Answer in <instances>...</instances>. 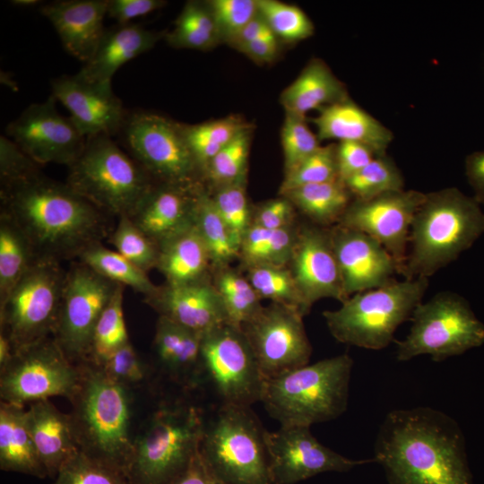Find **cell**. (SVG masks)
I'll list each match as a JSON object with an SVG mask.
<instances>
[{
    "label": "cell",
    "instance_id": "cell-1",
    "mask_svg": "<svg viewBox=\"0 0 484 484\" xmlns=\"http://www.w3.org/2000/svg\"><path fill=\"white\" fill-rule=\"evenodd\" d=\"M373 459L389 484H473L460 425L431 407L389 411L379 427Z\"/></svg>",
    "mask_w": 484,
    "mask_h": 484
},
{
    "label": "cell",
    "instance_id": "cell-2",
    "mask_svg": "<svg viewBox=\"0 0 484 484\" xmlns=\"http://www.w3.org/2000/svg\"><path fill=\"white\" fill-rule=\"evenodd\" d=\"M0 194L1 214L24 234L36 258L78 257L112 231L108 213L42 172L1 185Z\"/></svg>",
    "mask_w": 484,
    "mask_h": 484
},
{
    "label": "cell",
    "instance_id": "cell-3",
    "mask_svg": "<svg viewBox=\"0 0 484 484\" xmlns=\"http://www.w3.org/2000/svg\"><path fill=\"white\" fill-rule=\"evenodd\" d=\"M484 233V211L455 187L426 194L411 222L405 279L429 278L455 261Z\"/></svg>",
    "mask_w": 484,
    "mask_h": 484
},
{
    "label": "cell",
    "instance_id": "cell-4",
    "mask_svg": "<svg viewBox=\"0 0 484 484\" xmlns=\"http://www.w3.org/2000/svg\"><path fill=\"white\" fill-rule=\"evenodd\" d=\"M70 413L79 449L126 475L134 440L130 435V388L111 379L98 364L85 360Z\"/></svg>",
    "mask_w": 484,
    "mask_h": 484
},
{
    "label": "cell",
    "instance_id": "cell-5",
    "mask_svg": "<svg viewBox=\"0 0 484 484\" xmlns=\"http://www.w3.org/2000/svg\"><path fill=\"white\" fill-rule=\"evenodd\" d=\"M352 367L343 353L266 379L261 402L281 425L331 421L347 410Z\"/></svg>",
    "mask_w": 484,
    "mask_h": 484
},
{
    "label": "cell",
    "instance_id": "cell-6",
    "mask_svg": "<svg viewBox=\"0 0 484 484\" xmlns=\"http://www.w3.org/2000/svg\"><path fill=\"white\" fill-rule=\"evenodd\" d=\"M428 287V278L394 280L353 294L339 308L324 311L323 316L338 341L380 350L393 341L397 328L411 319Z\"/></svg>",
    "mask_w": 484,
    "mask_h": 484
},
{
    "label": "cell",
    "instance_id": "cell-7",
    "mask_svg": "<svg viewBox=\"0 0 484 484\" xmlns=\"http://www.w3.org/2000/svg\"><path fill=\"white\" fill-rule=\"evenodd\" d=\"M156 182L111 136L86 138L66 184L108 214L131 217Z\"/></svg>",
    "mask_w": 484,
    "mask_h": 484
},
{
    "label": "cell",
    "instance_id": "cell-8",
    "mask_svg": "<svg viewBox=\"0 0 484 484\" xmlns=\"http://www.w3.org/2000/svg\"><path fill=\"white\" fill-rule=\"evenodd\" d=\"M264 432L250 407L220 404L203 421L199 454L224 484H272Z\"/></svg>",
    "mask_w": 484,
    "mask_h": 484
},
{
    "label": "cell",
    "instance_id": "cell-9",
    "mask_svg": "<svg viewBox=\"0 0 484 484\" xmlns=\"http://www.w3.org/2000/svg\"><path fill=\"white\" fill-rule=\"evenodd\" d=\"M203 418L190 405L158 410L134 439L126 476L131 484H170L199 451Z\"/></svg>",
    "mask_w": 484,
    "mask_h": 484
},
{
    "label": "cell",
    "instance_id": "cell-10",
    "mask_svg": "<svg viewBox=\"0 0 484 484\" xmlns=\"http://www.w3.org/2000/svg\"><path fill=\"white\" fill-rule=\"evenodd\" d=\"M410 320V333L396 341L399 361L428 355L440 362L484 344V324L455 292L441 291L421 302Z\"/></svg>",
    "mask_w": 484,
    "mask_h": 484
},
{
    "label": "cell",
    "instance_id": "cell-11",
    "mask_svg": "<svg viewBox=\"0 0 484 484\" xmlns=\"http://www.w3.org/2000/svg\"><path fill=\"white\" fill-rule=\"evenodd\" d=\"M65 277L59 261L36 258L0 300V332L14 352L53 335Z\"/></svg>",
    "mask_w": 484,
    "mask_h": 484
},
{
    "label": "cell",
    "instance_id": "cell-12",
    "mask_svg": "<svg viewBox=\"0 0 484 484\" xmlns=\"http://www.w3.org/2000/svg\"><path fill=\"white\" fill-rule=\"evenodd\" d=\"M119 134L128 153L156 183L199 185L200 171L181 125L160 115L138 110L127 112Z\"/></svg>",
    "mask_w": 484,
    "mask_h": 484
},
{
    "label": "cell",
    "instance_id": "cell-13",
    "mask_svg": "<svg viewBox=\"0 0 484 484\" xmlns=\"http://www.w3.org/2000/svg\"><path fill=\"white\" fill-rule=\"evenodd\" d=\"M80 380L79 365L50 336L16 350L0 370L1 402L25 406L55 396L71 400Z\"/></svg>",
    "mask_w": 484,
    "mask_h": 484
},
{
    "label": "cell",
    "instance_id": "cell-14",
    "mask_svg": "<svg viewBox=\"0 0 484 484\" xmlns=\"http://www.w3.org/2000/svg\"><path fill=\"white\" fill-rule=\"evenodd\" d=\"M201 355L204 379L220 404L250 407L261 402L265 378L240 328L226 323L203 334Z\"/></svg>",
    "mask_w": 484,
    "mask_h": 484
},
{
    "label": "cell",
    "instance_id": "cell-15",
    "mask_svg": "<svg viewBox=\"0 0 484 484\" xmlns=\"http://www.w3.org/2000/svg\"><path fill=\"white\" fill-rule=\"evenodd\" d=\"M118 285L82 262L66 272L52 336L73 363L79 364L89 359L96 324Z\"/></svg>",
    "mask_w": 484,
    "mask_h": 484
},
{
    "label": "cell",
    "instance_id": "cell-16",
    "mask_svg": "<svg viewBox=\"0 0 484 484\" xmlns=\"http://www.w3.org/2000/svg\"><path fill=\"white\" fill-rule=\"evenodd\" d=\"M240 329L265 380L309 362L312 347L296 308L271 302Z\"/></svg>",
    "mask_w": 484,
    "mask_h": 484
},
{
    "label": "cell",
    "instance_id": "cell-17",
    "mask_svg": "<svg viewBox=\"0 0 484 484\" xmlns=\"http://www.w3.org/2000/svg\"><path fill=\"white\" fill-rule=\"evenodd\" d=\"M264 441L272 484H295L324 472H345L375 462L336 453L320 443L307 426L281 425L277 431L265 430Z\"/></svg>",
    "mask_w": 484,
    "mask_h": 484
},
{
    "label": "cell",
    "instance_id": "cell-18",
    "mask_svg": "<svg viewBox=\"0 0 484 484\" xmlns=\"http://www.w3.org/2000/svg\"><path fill=\"white\" fill-rule=\"evenodd\" d=\"M56 101L51 95L43 102L30 104L5 128V135L39 166L69 167L86 143L72 119L58 112Z\"/></svg>",
    "mask_w": 484,
    "mask_h": 484
},
{
    "label": "cell",
    "instance_id": "cell-19",
    "mask_svg": "<svg viewBox=\"0 0 484 484\" xmlns=\"http://www.w3.org/2000/svg\"><path fill=\"white\" fill-rule=\"evenodd\" d=\"M425 195L417 190L402 189L368 200L353 199L338 224L378 241L391 254L402 274L411 222Z\"/></svg>",
    "mask_w": 484,
    "mask_h": 484
},
{
    "label": "cell",
    "instance_id": "cell-20",
    "mask_svg": "<svg viewBox=\"0 0 484 484\" xmlns=\"http://www.w3.org/2000/svg\"><path fill=\"white\" fill-rule=\"evenodd\" d=\"M287 266L308 311L323 298L341 303L349 298L343 290L329 228L313 223L298 226Z\"/></svg>",
    "mask_w": 484,
    "mask_h": 484
},
{
    "label": "cell",
    "instance_id": "cell-21",
    "mask_svg": "<svg viewBox=\"0 0 484 484\" xmlns=\"http://www.w3.org/2000/svg\"><path fill=\"white\" fill-rule=\"evenodd\" d=\"M344 292L376 289L396 280L398 266L391 254L370 236L340 224L329 228Z\"/></svg>",
    "mask_w": 484,
    "mask_h": 484
},
{
    "label": "cell",
    "instance_id": "cell-22",
    "mask_svg": "<svg viewBox=\"0 0 484 484\" xmlns=\"http://www.w3.org/2000/svg\"><path fill=\"white\" fill-rule=\"evenodd\" d=\"M52 95L70 112V118L87 138L118 134L126 117L121 99L111 83H96L73 75L51 82Z\"/></svg>",
    "mask_w": 484,
    "mask_h": 484
},
{
    "label": "cell",
    "instance_id": "cell-23",
    "mask_svg": "<svg viewBox=\"0 0 484 484\" xmlns=\"http://www.w3.org/2000/svg\"><path fill=\"white\" fill-rule=\"evenodd\" d=\"M144 302L164 316L200 334L228 323L211 278L186 284L158 286Z\"/></svg>",
    "mask_w": 484,
    "mask_h": 484
},
{
    "label": "cell",
    "instance_id": "cell-24",
    "mask_svg": "<svg viewBox=\"0 0 484 484\" xmlns=\"http://www.w3.org/2000/svg\"><path fill=\"white\" fill-rule=\"evenodd\" d=\"M108 0H57L42 4L39 11L56 30L65 51L87 63L104 33Z\"/></svg>",
    "mask_w": 484,
    "mask_h": 484
},
{
    "label": "cell",
    "instance_id": "cell-25",
    "mask_svg": "<svg viewBox=\"0 0 484 484\" xmlns=\"http://www.w3.org/2000/svg\"><path fill=\"white\" fill-rule=\"evenodd\" d=\"M200 186L155 183L129 217L157 245L194 223Z\"/></svg>",
    "mask_w": 484,
    "mask_h": 484
},
{
    "label": "cell",
    "instance_id": "cell-26",
    "mask_svg": "<svg viewBox=\"0 0 484 484\" xmlns=\"http://www.w3.org/2000/svg\"><path fill=\"white\" fill-rule=\"evenodd\" d=\"M163 36L136 23L106 29L94 55L76 74L91 82L111 83L121 66L150 51Z\"/></svg>",
    "mask_w": 484,
    "mask_h": 484
},
{
    "label": "cell",
    "instance_id": "cell-27",
    "mask_svg": "<svg viewBox=\"0 0 484 484\" xmlns=\"http://www.w3.org/2000/svg\"><path fill=\"white\" fill-rule=\"evenodd\" d=\"M25 422L48 477L55 478L80 450L70 414L60 411L48 400L37 401L25 410Z\"/></svg>",
    "mask_w": 484,
    "mask_h": 484
},
{
    "label": "cell",
    "instance_id": "cell-28",
    "mask_svg": "<svg viewBox=\"0 0 484 484\" xmlns=\"http://www.w3.org/2000/svg\"><path fill=\"white\" fill-rule=\"evenodd\" d=\"M319 141L358 142L386 154L393 133L349 98L321 109L313 119Z\"/></svg>",
    "mask_w": 484,
    "mask_h": 484
},
{
    "label": "cell",
    "instance_id": "cell-29",
    "mask_svg": "<svg viewBox=\"0 0 484 484\" xmlns=\"http://www.w3.org/2000/svg\"><path fill=\"white\" fill-rule=\"evenodd\" d=\"M202 337V334L159 315L154 351L161 368L175 381L195 386L204 379Z\"/></svg>",
    "mask_w": 484,
    "mask_h": 484
},
{
    "label": "cell",
    "instance_id": "cell-30",
    "mask_svg": "<svg viewBox=\"0 0 484 484\" xmlns=\"http://www.w3.org/2000/svg\"><path fill=\"white\" fill-rule=\"evenodd\" d=\"M156 268L166 283L178 285L211 278L212 261L194 223L158 245Z\"/></svg>",
    "mask_w": 484,
    "mask_h": 484
},
{
    "label": "cell",
    "instance_id": "cell-31",
    "mask_svg": "<svg viewBox=\"0 0 484 484\" xmlns=\"http://www.w3.org/2000/svg\"><path fill=\"white\" fill-rule=\"evenodd\" d=\"M343 83L321 59H312L298 76L283 90L281 103L286 113L306 116L348 99Z\"/></svg>",
    "mask_w": 484,
    "mask_h": 484
},
{
    "label": "cell",
    "instance_id": "cell-32",
    "mask_svg": "<svg viewBox=\"0 0 484 484\" xmlns=\"http://www.w3.org/2000/svg\"><path fill=\"white\" fill-rule=\"evenodd\" d=\"M25 406L0 402V468L39 479L48 473L25 422Z\"/></svg>",
    "mask_w": 484,
    "mask_h": 484
},
{
    "label": "cell",
    "instance_id": "cell-33",
    "mask_svg": "<svg viewBox=\"0 0 484 484\" xmlns=\"http://www.w3.org/2000/svg\"><path fill=\"white\" fill-rule=\"evenodd\" d=\"M281 195L313 224L324 228L338 224L353 201L351 194L340 179L302 186Z\"/></svg>",
    "mask_w": 484,
    "mask_h": 484
},
{
    "label": "cell",
    "instance_id": "cell-34",
    "mask_svg": "<svg viewBox=\"0 0 484 484\" xmlns=\"http://www.w3.org/2000/svg\"><path fill=\"white\" fill-rule=\"evenodd\" d=\"M298 226L268 229L251 224L239 247L245 268L255 265L286 266L290 261Z\"/></svg>",
    "mask_w": 484,
    "mask_h": 484
},
{
    "label": "cell",
    "instance_id": "cell-35",
    "mask_svg": "<svg viewBox=\"0 0 484 484\" xmlns=\"http://www.w3.org/2000/svg\"><path fill=\"white\" fill-rule=\"evenodd\" d=\"M194 225L210 254L212 270L230 265L239 258V247L219 214L212 195L200 187L195 203Z\"/></svg>",
    "mask_w": 484,
    "mask_h": 484
},
{
    "label": "cell",
    "instance_id": "cell-36",
    "mask_svg": "<svg viewBox=\"0 0 484 484\" xmlns=\"http://www.w3.org/2000/svg\"><path fill=\"white\" fill-rule=\"evenodd\" d=\"M212 282L222 301L228 324L240 328L263 307L252 284L230 265L212 270Z\"/></svg>",
    "mask_w": 484,
    "mask_h": 484
},
{
    "label": "cell",
    "instance_id": "cell-37",
    "mask_svg": "<svg viewBox=\"0 0 484 484\" xmlns=\"http://www.w3.org/2000/svg\"><path fill=\"white\" fill-rule=\"evenodd\" d=\"M79 261L102 277L123 286H128L143 297L152 294L158 288L143 272L116 250L101 243L86 248L78 256Z\"/></svg>",
    "mask_w": 484,
    "mask_h": 484
},
{
    "label": "cell",
    "instance_id": "cell-38",
    "mask_svg": "<svg viewBox=\"0 0 484 484\" xmlns=\"http://www.w3.org/2000/svg\"><path fill=\"white\" fill-rule=\"evenodd\" d=\"M0 300L36 259L31 246L21 229L5 215L0 218Z\"/></svg>",
    "mask_w": 484,
    "mask_h": 484
},
{
    "label": "cell",
    "instance_id": "cell-39",
    "mask_svg": "<svg viewBox=\"0 0 484 484\" xmlns=\"http://www.w3.org/2000/svg\"><path fill=\"white\" fill-rule=\"evenodd\" d=\"M169 45L178 48L205 50L219 39L213 16L207 5L187 2L176 20L174 29L165 35Z\"/></svg>",
    "mask_w": 484,
    "mask_h": 484
},
{
    "label": "cell",
    "instance_id": "cell-40",
    "mask_svg": "<svg viewBox=\"0 0 484 484\" xmlns=\"http://www.w3.org/2000/svg\"><path fill=\"white\" fill-rule=\"evenodd\" d=\"M246 269V278L261 299L296 308L303 316L309 313L287 265L263 264Z\"/></svg>",
    "mask_w": 484,
    "mask_h": 484
},
{
    "label": "cell",
    "instance_id": "cell-41",
    "mask_svg": "<svg viewBox=\"0 0 484 484\" xmlns=\"http://www.w3.org/2000/svg\"><path fill=\"white\" fill-rule=\"evenodd\" d=\"M124 290L125 286L119 284L100 315L94 328L87 360L101 364L117 350L130 341L123 310Z\"/></svg>",
    "mask_w": 484,
    "mask_h": 484
},
{
    "label": "cell",
    "instance_id": "cell-42",
    "mask_svg": "<svg viewBox=\"0 0 484 484\" xmlns=\"http://www.w3.org/2000/svg\"><path fill=\"white\" fill-rule=\"evenodd\" d=\"M354 200H368L380 194L403 189V177L386 154L370 163L343 182Z\"/></svg>",
    "mask_w": 484,
    "mask_h": 484
},
{
    "label": "cell",
    "instance_id": "cell-43",
    "mask_svg": "<svg viewBox=\"0 0 484 484\" xmlns=\"http://www.w3.org/2000/svg\"><path fill=\"white\" fill-rule=\"evenodd\" d=\"M115 250L145 272L156 268L159 246L126 216L119 217L108 236Z\"/></svg>",
    "mask_w": 484,
    "mask_h": 484
},
{
    "label": "cell",
    "instance_id": "cell-44",
    "mask_svg": "<svg viewBox=\"0 0 484 484\" xmlns=\"http://www.w3.org/2000/svg\"><path fill=\"white\" fill-rule=\"evenodd\" d=\"M249 146L250 132L246 129L220 150L202 175L215 188L246 179Z\"/></svg>",
    "mask_w": 484,
    "mask_h": 484
},
{
    "label": "cell",
    "instance_id": "cell-45",
    "mask_svg": "<svg viewBox=\"0 0 484 484\" xmlns=\"http://www.w3.org/2000/svg\"><path fill=\"white\" fill-rule=\"evenodd\" d=\"M259 14L272 33L286 41H298L314 33V24L298 7L275 0H258Z\"/></svg>",
    "mask_w": 484,
    "mask_h": 484
},
{
    "label": "cell",
    "instance_id": "cell-46",
    "mask_svg": "<svg viewBox=\"0 0 484 484\" xmlns=\"http://www.w3.org/2000/svg\"><path fill=\"white\" fill-rule=\"evenodd\" d=\"M245 184L246 179H243L220 186L212 195L219 214L238 247L253 219V211L248 204Z\"/></svg>",
    "mask_w": 484,
    "mask_h": 484
},
{
    "label": "cell",
    "instance_id": "cell-47",
    "mask_svg": "<svg viewBox=\"0 0 484 484\" xmlns=\"http://www.w3.org/2000/svg\"><path fill=\"white\" fill-rule=\"evenodd\" d=\"M339 179L336 145L321 146L286 174L280 187V194L307 185Z\"/></svg>",
    "mask_w": 484,
    "mask_h": 484
},
{
    "label": "cell",
    "instance_id": "cell-48",
    "mask_svg": "<svg viewBox=\"0 0 484 484\" xmlns=\"http://www.w3.org/2000/svg\"><path fill=\"white\" fill-rule=\"evenodd\" d=\"M52 484H131L127 476L77 451L58 471Z\"/></svg>",
    "mask_w": 484,
    "mask_h": 484
},
{
    "label": "cell",
    "instance_id": "cell-49",
    "mask_svg": "<svg viewBox=\"0 0 484 484\" xmlns=\"http://www.w3.org/2000/svg\"><path fill=\"white\" fill-rule=\"evenodd\" d=\"M285 175L292 171L319 147V140L304 117L286 113L281 129Z\"/></svg>",
    "mask_w": 484,
    "mask_h": 484
},
{
    "label": "cell",
    "instance_id": "cell-50",
    "mask_svg": "<svg viewBox=\"0 0 484 484\" xmlns=\"http://www.w3.org/2000/svg\"><path fill=\"white\" fill-rule=\"evenodd\" d=\"M207 5L219 36L229 41L258 13L257 1L254 0H213Z\"/></svg>",
    "mask_w": 484,
    "mask_h": 484
},
{
    "label": "cell",
    "instance_id": "cell-51",
    "mask_svg": "<svg viewBox=\"0 0 484 484\" xmlns=\"http://www.w3.org/2000/svg\"><path fill=\"white\" fill-rule=\"evenodd\" d=\"M181 129L189 142L222 149L248 126L239 119L229 117L193 125H181Z\"/></svg>",
    "mask_w": 484,
    "mask_h": 484
},
{
    "label": "cell",
    "instance_id": "cell-52",
    "mask_svg": "<svg viewBox=\"0 0 484 484\" xmlns=\"http://www.w3.org/2000/svg\"><path fill=\"white\" fill-rule=\"evenodd\" d=\"M98 365L111 379L128 388L139 385L147 376V367L130 341Z\"/></svg>",
    "mask_w": 484,
    "mask_h": 484
},
{
    "label": "cell",
    "instance_id": "cell-53",
    "mask_svg": "<svg viewBox=\"0 0 484 484\" xmlns=\"http://www.w3.org/2000/svg\"><path fill=\"white\" fill-rule=\"evenodd\" d=\"M40 172V166L10 138L0 136L1 185L22 180Z\"/></svg>",
    "mask_w": 484,
    "mask_h": 484
},
{
    "label": "cell",
    "instance_id": "cell-54",
    "mask_svg": "<svg viewBox=\"0 0 484 484\" xmlns=\"http://www.w3.org/2000/svg\"><path fill=\"white\" fill-rule=\"evenodd\" d=\"M339 179H346L370 163L376 152L369 146L358 142H340L336 145Z\"/></svg>",
    "mask_w": 484,
    "mask_h": 484
},
{
    "label": "cell",
    "instance_id": "cell-55",
    "mask_svg": "<svg viewBox=\"0 0 484 484\" xmlns=\"http://www.w3.org/2000/svg\"><path fill=\"white\" fill-rule=\"evenodd\" d=\"M296 208L282 196L269 201L253 212L252 224L268 229H281L295 225Z\"/></svg>",
    "mask_w": 484,
    "mask_h": 484
},
{
    "label": "cell",
    "instance_id": "cell-56",
    "mask_svg": "<svg viewBox=\"0 0 484 484\" xmlns=\"http://www.w3.org/2000/svg\"><path fill=\"white\" fill-rule=\"evenodd\" d=\"M167 4L162 0H108L107 16L117 24L131 23V21L149 14Z\"/></svg>",
    "mask_w": 484,
    "mask_h": 484
},
{
    "label": "cell",
    "instance_id": "cell-57",
    "mask_svg": "<svg viewBox=\"0 0 484 484\" xmlns=\"http://www.w3.org/2000/svg\"><path fill=\"white\" fill-rule=\"evenodd\" d=\"M170 484H224L205 465L199 451L187 468Z\"/></svg>",
    "mask_w": 484,
    "mask_h": 484
},
{
    "label": "cell",
    "instance_id": "cell-58",
    "mask_svg": "<svg viewBox=\"0 0 484 484\" xmlns=\"http://www.w3.org/2000/svg\"><path fill=\"white\" fill-rule=\"evenodd\" d=\"M465 174L475 199L484 205V151L473 152L466 158Z\"/></svg>",
    "mask_w": 484,
    "mask_h": 484
},
{
    "label": "cell",
    "instance_id": "cell-59",
    "mask_svg": "<svg viewBox=\"0 0 484 484\" xmlns=\"http://www.w3.org/2000/svg\"><path fill=\"white\" fill-rule=\"evenodd\" d=\"M238 48L257 61H271L277 54V38L271 34L246 43Z\"/></svg>",
    "mask_w": 484,
    "mask_h": 484
},
{
    "label": "cell",
    "instance_id": "cell-60",
    "mask_svg": "<svg viewBox=\"0 0 484 484\" xmlns=\"http://www.w3.org/2000/svg\"><path fill=\"white\" fill-rule=\"evenodd\" d=\"M273 34L270 27L259 14L255 16L230 41L235 47H240L255 39Z\"/></svg>",
    "mask_w": 484,
    "mask_h": 484
},
{
    "label": "cell",
    "instance_id": "cell-61",
    "mask_svg": "<svg viewBox=\"0 0 484 484\" xmlns=\"http://www.w3.org/2000/svg\"><path fill=\"white\" fill-rule=\"evenodd\" d=\"M14 349L9 338L0 332V370H3L11 361Z\"/></svg>",
    "mask_w": 484,
    "mask_h": 484
},
{
    "label": "cell",
    "instance_id": "cell-62",
    "mask_svg": "<svg viewBox=\"0 0 484 484\" xmlns=\"http://www.w3.org/2000/svg\"><path fill=\"white\" fill-rule=\"evenodd\" d=\"M11 3L13 5L28 7V6H32V5H35V4H39V3H40V2L36 1V0H13Z\"/></svg>",
    "mask_w": 484,
    "mask_h": 484
}]
</instances>
